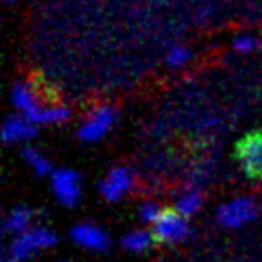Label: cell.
<instances>
[{
  "label": "cell",
  "instance_id": "cell-8",
  "mask_svg": "<svg viewBox=\"0 0 262 262\" xmlns=\"http://www.w3.org/2000/svg\"><path fill=\"white\" fill-rule=\"evenodd\" d=\"M131 172L124 167H115L101 182V194L108 201H117L129 190Z\"/></svg>",
  "mask_w": 262,
  "mask_h": 262
},
{
  "label": "cell",
  "instance_id": "cell-4",
  "mask_svg": "<svg viewBox=\"0 0 262 262\" xmlns=\"http://www.w3.org/2000/svg\"><path fill=\"white\" fill-rule=\"evenodd\" d=\"M51 187L56 200L65 207H72L79 201L81 178L77 172L70 171V169H58L51 176Z\"/></svg>",
  "mask_w": 262,
  "mask_h": 262
},
{
  "label": "cell",
  "instance_id": "cell-14",
  "mask_svg": "<svg viewBox=\"0 0 262 262\" xmlns=\"http://www.w3.org/2000/svg\"><path fill=\"white\" fill-rule=\"evenodd\" d=\"M160 214H162V208L158 207L157 203H153V201H146V203L140 207V212H139L140 219H142L146 225H153V223L160 217Z\"/></svg>",
  "mask_w": 262,
  "mask_h": 262
},
{
  "label": "cell",
  "instance_id": "cell-10",
  "mask_svg": "<svg viewBox=\"0 0 262 262\" xmlns=\"http://www.w3.org/2000/svg\"><path fill=\"white\" fill-rule=\"evenodd\" d=\"M33 228V210L27 207H16L6 215L4 230L6 233H11L13 237L27 232Z\"/></svg>",
  "mask_w": 262,
  "mask_h": 262
},
{
  "label": "cell",
  "instance_id": "cell-17",
  "mask_svg": "<svg viewBox=\"0 0 262 262\" xmlns=\"http://www.w3.org/2000/svg\"><path fill=\"white\" fill-rule=\"evenodd\" d=\"M4 262H16V260H13V258H9V257H8V258H6Z\"/></svg>",
  "mask_w": 262,
  "mask_h": 262
},
{
  "label": "cell",
  "instance_id": "cell-1",
  "mask_svg": "<svg viewBox=\"0 0 262 262\" xmlns=\"http://www.w3.org/2000/svg\"><path fill=\"white\" fill-rule=\"evenodd\" d=\"M58 241L54 232L49 228H41V226H33L27 232L15 235L9 244V258L16 262L29 260L33 255H36L41 250H49L52 248Z\"/></svg>",
  "mask_w": 262,
  "mask_h": 262
},
{
  "label": "cell",
  "instance_id": "cell-11",
  "mask_svg": "<svg viewBox=\"0 0 262 262\" xmlns=\"http://www.w3.org/2000/svg\"><path fill=\"white\" fill-rule=\"evenodd\" d=\"M155 241L153 232L151 230H133V232L126 233L122 239V246L126 250L133 251V253H140L146 251L151 246V243Z\"/></svg>",
  "mask_w": 262,
  "mask_h": 262
},
{
  "label": "cell",
  "instance_id": "cell-16",
  "mask_svg": "<svg viewBox=\"0 0 262 262\" xmlns=\"http://www.w3.org/2000/svg\"><path fill=\"white\" fill-rule=\"evenodd\" d=\"M255 45H257V41H255V38H251V36H239L235 41H233V47H235L237 51H241V52L251 51Z\"/></svg>",
  "mask_w": 262,
  "mask_h": 262
},
{
  "label": "cell",
  "instance_id": "cell-6",
  "mask_svg": "<svg viewBox=\"0 0 262 262\" xmlns=\"http://www.w3.org/2000/svg\"><path fill=\"white\" fill-rule=\"evenodd\" d=\"M70 237L77 246L84 248L90 251H102L108 248V235L104 230L92 223H79L70 230Z\"/></svg>",
  "mask_w": 262,
  "mask_h": 262
},
{
  "label": "cell",
  "instance_id": "cell-5",
  "mask_svg": "<svg viewBox=\"0 0 262 262\" xmlns=\"http://www.w3.org/2000/svg\"><path fill=\"white\" fill-rule=\"evenodd\" d=\"M255 212H257V208H255L253 200L237 198V200H232L219 207L217 221L226 228H239L253 219Z\"/></svg>",
  "mask_w": 262,
  "mask_h": 262
},
{
  "label": "cell",
  "instance_id": "cell-2",
  "mask_svg": "<svg viewBox=\"0 0 262 262\" xmlns=\"http://www.w3.org/2000/svg\"><path fill=\"white\" fill-rule=\"evenodd\" d=\"M235 158L248 178L262 182V131H251L237 142Z\"/></svg>",
  "mask_w": 262,
  "mask_h": 262
},
{
  "label": "cell",
  "instance_id": "cell-7",
  "mask_svg": "<svg viewBox=\"0 0 262 262\" xmlns=\"http://www.w3.org/2000/svg\"><path fill=\"white\" fill-rule=\"evenodd\" d=\"M113 122V110L108 108V106H101L97 108L81 126L79 129V137L84 142H94V140H99L106 131L110 129Z\"/></svg>",
  "mask_w": 262,
  "mask_h": 262
},
{
  "label": "cell",
  "instance_id": "cell-3",
  "mask_svg": "<svg viewBox=\"0 0 262 262\" xmlns=\"http://www.w3.org/2000/svg\"><path fill=\"white\" fill-rule=\"evenodd\" d=\"M155 241L162 244H176L189 235V223L178 210H162L160 217L151 225Z\"/></svg>",
  "mask_w": 262,
  "mask_h": 262
},
{
  "label": "cell",
  "instance_id": "cell-12",
  "mask_svg": "<svg viewBox=\"0 0 262 262\" xmlns=\"http://www.w3.org/2000/svg\"><path fill=\"white\" fill-rule=\"evenodd\" d=\"M201 201H203V198H201V192L196 189H189L185 190L183 194H180L178 200H176V210L180 212V214H183L185 217H190L192 214H196L198 210H200L201 207Z\"/></svg>",
  "mask_w": 262,
  "mask_h": 262
},
{
  "label": "cell",
  "instance_id": "cell-13",
  "mask_svg": "<svg viewBox=\"0 0 262 262\" xmlns=\"http://www.w3.org/2000/svg\"><path fill=\"white\" fill-rule=\"evenodd\" d=\"M22 155L27 160V164L33 167V171L36 172L38 176H45V174L51 172V164H49V160L41 153H38L36 149H33V147H26Z\"/></svg>",
  "mask_w": 262,
  "mask_h": 262
},
{
  "label": "cell",
  "instance_id": "cell-18",
  "mask_svg": "<svg viewBox=\"0 0 262 262\" xmlns=\"http://www.w3.org/2000/svg\"><path fill=\"white\" fill-rule=\"evenodd\" d=\"M63 262H67V260H63Z\"/></svg>",
  "mask_w": 262,
  "mask_h": 262
},
{
  "label": "cell",
  "instance_id": "cell-15",
  "mask_svg": "<svg viewBox=\"0 0 262 262\" xmlns=\"http://www.w3.org/2000/svg\"><path fill=\"white\" fill-rule=\"evenodd\" d=\"M189 51L187 49H183V47H172L171 49V52H169V56H167V59H169V63L171 65H174V67H178V65H183V63L189 59Z\"/></svg>",
  "mask_w": 262,
  "mask_h": 262
},
{
  "label": "cell",
  "instance_id": "cell-9",
  "mask_svg": "<svg viewBox=\"0 0 262 262\" xmlns=\"http://www.w3.org/2000/svg\"><path fill=\"white\" fill-rule=\"evenodd\" d=\"M33 120L24 117H9L4 124V140L6 142H16V140H27L34 135Z\"/></svg>",
  "mask_w": 262,
  "mask_h": 262
}]
</instances>
